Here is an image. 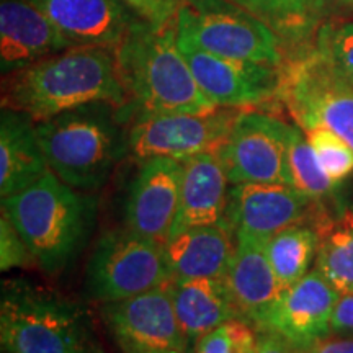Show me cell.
Wrapping results in <instances>:
<instances>
[{"label":"cell","instance_id":"24","mask_svg":"<svg viewBox=\"0 0 353 353\" xmlns=\"http://www.w3.org/2000/svg\"><path fill=\"white\" fill-rule=\"evenodd\" d=\"M319 247L316 229L296 224L267 239V254L280 290L285 291L309 273Z\"/></svg>","mask_w":353,"mask_h":353},{"label":"cell","instance_id":"3","mask_svg":"<svg viewBox=\"0 0 353 353\" xmlns=\"http://www.w3.org/2000/svg\"><path fill=\"white\" fill-rule=\"evenodd\" d=\"M2 210L44 273H61L85 247L97 218V198L48 170L28 188L2 200Z\"/></svg>","mask_w":353,"mask_h":353},{"label":"cell","instance_id":"12","mask_svg":"<svg viewBox=\"0 0 353 353\" xmlns=\"http://www.w3.org/2000/svg\"><path fill=\"white\" fill-rule=\"evenodd\" d=\"M201 92L218 108L257 107L278 95L280 68L221 57L176 34Z\"/></svg>","mask_w":353,"mask_h":353},{"label":"cell","instance_id":"28","mask_svg":"<svg viewBox=\"0 0 353 353\" xmlns=\"http://www.w3.org/2000/svg\"><path fill=\"white\" fill-rule=\"evenodd\" d=\"M314 46L335 72L353 85V21L321 25Z\"/></svg>","mask_w":353,"mask_h":353},{"label":"cell","instance_id":"20","mask_svg":"<svg viewBox=\"0 0 353 353\" xmlns=\"http://www.w3.org/2000/svg\"><path fill=\"white\" fill-rule=\"evenodd\" d=\"M226 280L239 317L257 329L281 293L267 254V241L236 234V250Z\"/></svg>","mask_w":353,"mask_h":353},{"label":"cell","instance_id":"6","mask_svg":"<svg viewBox=\"0 0 353 353\" xmlns=\"http://www.w3.org/2000/svg\"><path fill=\"white\" fill-rule=\"evenodd\" d=\"M176 34L211 54L281 68L283 41L265 21L231 0H183Z\"/></svg>","mask_w":353,"mask_h":353},{"label":"cell","instance_id":"32","mask_svg":"<svg viewBox=\"0 0 353 353\" xmlns=\"http://www.w3.org/2000/svg\"><path fill=\"white\" fill-rule=\"evenodd\" d=\"M330 332L339 337H353V290L339 294L330 319Z\"/></svg>","mask_w":353,"mask_h":353},{"label":"cell","instance_id":"34","mask_svg":"<svg viewBox=\"0 0 353 353\" xmlns=\"http://www.w3.org/2000/svg\"><path fill=\"white\" fill-rule=\"evenodd\" d=\"M298 353H353V337H339L329 335L324 341L309 347L307 350Z\"/></svg>","mask_w":353,"mask_h":353},{"label":"cell","instance_id":"5","mask_svg":"<svg viewBox=\"0 0 353 353\" xmlns=\"http://www.w3.org/2000/svg\"><path fill=\"white\" fill-rule=\"evenodd\" d=\"M0 337L6 353H85L90 347L82 309L25 280L2 286Z\"/></svg>","mask_w":353,"mask_h":353},{"label":"cell","instance_id":"35","mask_svg":"<svg viewBox=\"0 0 353 353\" xmlns=\"http://www.w3.org/2000/svg\"><path fill=\"white\" fill-rule=\"evenodd\" d=\"M327 2H334L335 6L348 8V10H353V0H327Z\"/></svg>","mask_w":353,"mask_h":353},{"label":"cell","instance_id":"4","mask_svg":"<svg viewBox=\"0 0 353 353\" xmlns=\"http://www.w3.org/2000/svg\"><path fill=\"white\" fill-rule=\"evenodd\" d=\"M132 113H208L218 107L201 92L180 51L175 23L139 21L114 50Z\"/></svg>","mask_w":353,"mask_h":353},{"label":"cell","instance_id":"11","mask_svg":"<svg viewBox=\"0 0 353 353\" xmlns=\"http://www.w3.org/2000/svg\"><path fill=\"white\" fill-rule=\"evenodd\" d=\"M101 319L123 353L187 352L190 347L175 314L172 281L121 301L105 303Z\"/></svg>","mask_w":353,"mask_h":353},{"label":"cell","instance_id":"17","mask_svg":"<svg viewBox=\"0 0 353 353\" xmlns=\"http://www.w3.org/2000/svg\"><path fill=\"white\" fill-rule=\"evenodd\" d=\"M70 43L33 0L0 2V70L3 76L68 50Z\"/></svg>","mask_w":353,"mask_h":353},{"label":"cell","instance_id":"13","mask_svg":"<svg viewBox=\"0 0 353 353\" xmlns=\"http://www.w3.org/2000/svg\"><path fill=\"white\" fill-rule=\"evenodd\" d=\"M339 294L321 272L312 268L293 286L281 291L257 330L281 335L298 352L307 350L332 335L330 319Z\"/></svg>","mask_w":353,"mask_h":353},{"label":"cell","instance_id":"25","mask_svg":"<svg viewBox=\"0 0 353 353\" xmlns=\"http://www.w3.org/2000/svg\"><path fill=\"white\" fill-rule=\"evenodd\" d=\"M316 267L339 293L353 290V211H345L319 229Z\"/></svg>","mask_w":353,"mask_h":353},{"label":"cell","instance_id":"19","mask_svg":"<svg viewBox=\"0 0 353 353\" xmlns=\"http://www.w3.org/2000/svg\"><path fill=\"white\" fill-rule=\"evenodd\" d=\"M164 247L172 281L196 278L226 280L236 250V234L223 219L210 226L176 232Z\"/></svg>","mask_w":353,"mask_h":353},{"label":"cell","instance_id":"22","mask_svg":"<svg viewBox=\"0 0 353 353\" xmlns=\"http://www.w3.org/2000/svg\"><path fill=\"white\" fill-rule=\"evenodd\" d=\"M172 301L180 329L192 347L228 321L241 319L228 280L172 281Z\"/></svg>","mask_w":353,"mask_h":353},{"label":"cell","instance_id":"2","mask_svg":"<svg viewBox=\"0 0 353 353\" xmlns=\"http://www.w3.org/2000/svg\"><path fill=\"white\" fill-rule=\"evenodd\" d=\"M131 117L130 103L95 101L37 121V134L50 170L81 192L100 190L130 152Z\"/></svg>","mask_w":353,"mask_h":353},{"label":"cell","instance_id":"16","mask_svg":"<svg viewBox=\"0 0 353 353\" xmlns=\"http://www.w3.org/2000/svg\"><path fill=\"white\" fill-rule=\"evenodd\" d=\"M70 46L114 51L143 19L125 0H33Z\"/></svg>","mask_w":353,"mask_h":353},{"label":"cell","instance_id":"23","mask_svg":"<svg viewBox=\"0 0 353 353\" xmlns=\"http://www.w3.org/2000/svg\"><path fill=\"white\" fill-rule=\"evenodd\" d=\"M265 21L283 44L304 48L317 33L327 0H231Z\"/></svg>","mask_w":353,"mask_h":353},{"label":"cell","instance_id":"14","mask_svg":"<svg viewBox=\"0 0 353 353\" xmlns=\"http://www.w3.org/2000/svg\"><path fill=\"white\" fill-rule=\"evenodd\" d=\"M182 183V161L154 157L141 162L126 196V228L165 245L170 239Z\"/></svg>","mask_w":353,"mask_h":353},{"label":"cell","instance_id":"31","mask_svg":"<svg viewBox=\"0 0 353 353\" xmlns=\"http://www.w3.org/2000/svg\"><path fill=\"white\" fill-rule=\"evenodd\" d=\"M125 2L154 28L174 25L176 13L183 6V0H125Z\"/></svg>","mask_w":353,"mask_h":353},{"label":"cell","instance_id":"21","mask_svg":"<svg viewBox=\"0 0 353 353\" xmlns=\"http://www.w3.org/2000/svg\"><path fill=\"white\" fill-rule=\"evenodd\" d=\"M50 170L37 134V121L17 110L0 113V196L28 188Z\"/></svg>","mask_w":353,"mask_h":353},{"label":"cell","instance_id":"10","mask_svg":"<svg viewBox=\"0 0 353 353\" xmlns=\"http://www.w3.org/2000/svg\"><path fill=\"white\" fill-rule=\"evenodd\" d=\"M291 125L272 114L242 110L216 154L234 183L290 185L286 169Z\"/></svg>","mask_w":353,"mask_h":353},{"label":"cell","instance_id":"27","mask_svg":"<svg viewBox=\"0 0 353 353\" xmlns=\"http://www.w3.org/2000/svg\"><path fill=\"white\" fill-rule=\"evenodd\" d=\"M306 138L314 151L317 161L325 174L334 180L335 183H341L343 179L353 172V149L327 128L314 126L309 128Z\"/></svg>","mask_w":353,"mask_h":353},{"label":"cell","instance_id":"1","mask_svg":"<svg viewBox=\"0 0 353 353\" xmlns=\"http://www.w3.org/2000/svg\"><path fill=\"white\" fill-rule=\"evenodd\" d=\"M95 101L128 105L114 51L105 48H68L8 74L2 87V108L34 121Z\"/></svg>","mask_w":353,"mask_h":353},{"label":"cell","instance_id":"29","mask_svg":"<svg viewBox=\"0 0 353 353\" xmlns=\"http://www.w3.org/2000/svg\"><path fill=\"white\" fill-rule=\"evenodd\" d=\"M259 330L242 319L228 321L201 337L193 353H257Z\"/></svg>","mask_w":353,"mask_h":353},{"label":"cell","instance_id":"30","mask_svg":"<svg viewBox=\"0 0 353 353\" xmlns=\"http://www.w3.org/2000/svg\"><path fill=\"white\" fill-rule=\"evenodd\" d=\"M28 262H33L28 247L6 211L2 210V216H0V268L2 272H10L13 268L25 267Z\"/></svg>","mask_w":353,"mask_h":353},{"label":"cell","instance_id":"15","mask_svg":"<svg viewBox=\"0 0 353 353\" xmlns=\"http://www.w3.org/2000/svg\"><path fill=\"white\" fill-rule=\"evenodd\" d=\"M307 195L285 183H234L229 188L224 221L234 234L270 239L286 228L301 224L312 208Z\"/></svg>","mask_w":353,"mask_h":353},{"label":"cell","instance_id":"26","mask_svg":"<svg viewBox=\"0 0 353 353\" xmlns=\"http://www.w3.org/2000/svg\"><path fill=\"white\" fill-rule=\"evenodd\" d=\"M286 169L291 187H294L314 203L332 198L337 183L322 169L311 144L299 126L291 125L288 148H286Z\"/></svg>","mask_w":353,"mask_h":353},{"label":"cell","instance_id":"37","mask_svg":"<svg viewBox=\"0 0 353 353\" xmlns=\"http://www.w3.org/2000/svg\"><path fill=\"white\" fill-rule=\"evenodd\" d=\"M165 353H187V352H179V350H172V352H165Z\"/></svg>","mask_w":353,"mask_h":353},{"label":"cell","instance_id":"33","mask_svg":"<svg viewBox=\"0 0 353 353\" xmlns=\"http://www.w3.org/2000/svg\"><path fill=\"white\" fill-rule=\"evenodd\" d=\"M257 353H298V350L281 335L270 330H259Z\"/></svg>","mask_w":353,"mask_h":353},{"label":"cell","instance_id":"8","mask_svg":"<svg viewBox=\"0 0 353 353\" xmlns=\"http://www.w3.org/2000/svg\"><path fill=\"white\" fill-rule=\"evenodd\" d=\"M172 281L165 247L131 229L103 232L85 268V291L101 304L121 301Z\"/></svg>","mask_w":353,"mask_h":353},{"label":"cell","instance_id":"9","mask_svg":"<svg viewBox=\"0 0 353 353\" xmlns=\"http://www.w3.org/2000/svg\"><path fill=\"white\" fill-rule=\"evenodd\" d=\"M242 110L216 108L208 113H132L128 149L138 161L169 157L183 161L216 151L226 141Z\"/></svg>","mask_w":353,"mask_h":353},{"label":"cell","instance_id":"36","mask_svg":"<svg viewBox=\"0 0 353 353\" xmlns=\"http://www.w3.org/2000/svg\"><path fill=\"white\" fill-rule=\"evenodd\" d=\"M85 353H105V352L101 350L100 347H97V345H92V343H90V347L87 348V352H85Z\"/></svg>","mask_w":353,"mask_h":353},{"label":"cell","instance_id":"7","mask_svg":"<svg viewBox=\"0 0 353 353\" xmlns=\"http://www.w3.org/2000/svg\"><path fill=\"white\" fill-rule=\"evenodd\" d=\"M303 131L324 126L353 149V85L316 46H304L280 68L278 95Z\"/></svg>","mask_w":353,"mask_h":353},{"label":"cell","instance_id":"18","mask_svg":"<svg viewBox=\"0 0 353 353\" xmlns=\"http://www.w3.org/2000/svg\"><path fill=\"white\" fill-rule=\"evenodd\" d=\"M229 179L216 151L195 154L182 161L180 201L172 234L224 219L229 200Z\"/></svg>","mask_w":353,"mask_h":353}]
</instances>
